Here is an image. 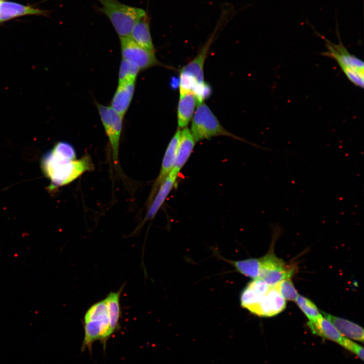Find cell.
<instances>
[{
  "instance_id": "obj_1",
  "label": "cell",
  "mask_w": 364,
  "mask_h": 364,
  "mask_svg": "<svg viewBox=\"0 0 364 364\" xmlns=\"http://www.w3.org/2000/svg\"><path fill=\"white\" fill-rule=\"evenodd\" d=\"M40 166L45 176L50 180L48 189L52 192L71 183L83 173L94 169L88 154L79 159L70 160L54 153L51 150L42 156Z\"/></svg>"
},
{
  "instance_id": "obj_2",
  "label": "cell",
  "mask_w": 364,
  "mask_h": 364,
  "mask_svg": "<svg viewBox=\"0 0 364 364\" xmlns=\"http://www.w3.org/2000/svg\"><path fill=\"white\" fill-rule=\"evenodd\" d=\"M213 37H211L194 58L179 71V95L193 93L198 104L203 102L209 94V88L204 80L203 68Z\"/></svg>"
},
{
  "instance_id": "obj_3",
  "label": "cell",
  "mask_w": 364,
  "mask_h": 364,
  "mask_svg": "<svg viewBox=\"0 0 364 364\" xmlns=\"http://www.w3.org/2000/svg\"><path fill=\"white\" fill-rule=\"evenodd\" d=\"M315 32L326 42L325 45L327 51L322 53V54L334 59L348 80L355 86L363 88L364 84L363 62L351 54L342 43L338 27H337L336 32L339 38V42L337 44L330 41L318 32Z\"/></svg>"
},
{
  "instance_id": "obj_4",
  "label": "cell",
  "mask_w": 364,
  "mask_h": 364,
  "mask_svg": "<svg viewBox=\"0 0 364 364\" xmlns=\"http://www.w3.org/2000/svg\"><path fill=\"white\" fill-rule=\"evenodd\" d=\"M241 306L259 316H272L281 312L286 306V300L274 285L263 294L254 291L247 286L240 297Z\"/></svg>"
},
{
  "instance_id": "obj_5",
  "label": "cell",
  "mask_w": 364,
  "mask_h": 364,
  "mask_svg": "<svg viewBox=\"0 0 364 364\" xmlns=\"http://www.w3.org/2000/svg\"><path fill=\"white\" fill-rule=\"evenodd\" d=\"M101 12L107 17L120 37L129 36L135 23L144 16L146 11L124 4L118 0H97Z\"/></svg>"
},
{
  "instance_id": "obj_6",
  "label": "cell",
  "mask_w": 364,
  "mask_h": 364,
  "mask_svg": "<svg viewBox=\"0 0 364 364\" xmlns=\"http://www.w3.org/2000/svg\"><path fill=\"white\" fill-rule=\"evenodd\" d=\"M190 131L196 142L217 136H226L244 141L224 128L204 102L196 107Z\"/></svg>"
},
{
  "instance_id": "obj_7",
  "label": "cell",
  "mask_w": 364,
  "mask_h": 364,
  "mask_svg": "<svg viewBox=\"0 0 364 364\" xmlns=\"http://www.w3.org/2000/svg\"><path fill=\"white\" fill-rule=\"evenodd\" d=\"M260 265L258 278L272 285L282 280L291 278L294 274L296 267L288 264L278 258L272 248L264 256L260 258Z\"/></svg>"
},
{
  "instance_id": "obj_8",
  "label": "cell",
  "mask_w": 364,
  "mask_h": 364,
  "mask_svg": "<svg viewBox=\"0 0 364 364\" xmlns=\"http://www.w3.org/2000/svg\"><path fill=\"white\" fill-rule=\"evenodd\" d=\"M98 111L109 139L112 151L113 160L116 166L118 163V153L123 117L111 106L96 103Z\"/></svg>"
},
{
  "instance_id": "obj_9",
  "label": "cell",
  "mask_w": 364,
  "mask_h": 364,
  "mask_svg": "<svg viewBox=\"0 0 364 364\" xmlns=\"http://www.w3.org/2000/svg\"><path fill=\"white\" fill-rule=\"evenodd\" d=\"M122 59L130 63L139 70H145L161 65L155 52L146 49L135 42L130 36L120 37Z\"/></svg>"
},
{
  "instance_id": "obj_10",
  "label": "cell",
  "mask_w": 364,
  "mask_h": 364,
  "mask_svg": "<svg viewBox=\"0 0 364 364\" xmlns=\"http://www.w3.org/2000/svg\"><path fill=\"white\" fill-rule=\"evenodd\" d=\"M179 134L180 129H177L167 147L162 160L160 172L154 183L147 201V205L148 207L150 205L159 187L173 168L179 141Z\"/></svg>"
},
{
  "instance_id": "obj_11",
  "label": "cell",
  "mask_w": 364,
  "mask_h": 364,
  "mask_svg": "<svg viewBox=\"0 0 364 364\" xmlns=\"http://www.w3.org/2000/svg\"><path fill=\"white\" fill-rule=\"evenodd\" d=\"M196 141L190 129L187 127L180 129L175 161L171 171L178 175L189 159L195 147Z\"/></svg>"
},
{
  "instance_id": "obj_12",
  "label": "cell",
  "mask_w": 364,
  "mask_h": 364,
  "mask_svg": "<svg viewBox=\"0 0 364 364\" xmlns=\"http://www.w3.org/2000/svg\"><path fill=\"white\" fill-rule=\"evenodd\" d=\"M135 80L118 83L111 102V107L124 117L133 98Z\"/></svg>"
},
{
  "instance_id": "obj_13",
  "label": "cell",
  "mask_w": 364,
  "mask_h": 364,
  "mask_svg": "<svg viewBox=\"0 0 364 364\" xmlns=\"http://www.w3.org/2000/svg\"><path fill=\"white\" fill-rule=\"evenodd\" d=\"M178 175L172 171L170 172L162 184L159 187L152 201L149 205L147 213L142 223L152 219L164 203L170 192L172 190Z\"/></svg>"
},
{
  "instance_id": "obj_14",
  "label": "cell",
  "mask_w": 364,
  "mask_h": 364,
  "mask_svg": "<svg viewBox=\"0 0 364 364\" xmlns=\"http://www.w3.org/2000/svg\"><path fill=\"white\" fill-rule=\"evenodd\" d=\"M198 104L197 98L193 93L179 95L177 109L178 129L187 127L192 120Z\"/></svg>"
},
{
  "instance_id": "obj_15",
  "label": "cell",
  "mask_w": 364,
  "mask_h": 364,
  "mask_svg": "<svg viewBox=\"0 0 364 364\" xmlns=\"http://www.w3.org/2000/svg\"><path fill=\"white\" fill-rule=\"evenodd\" d=\"M307 325L313 334L342 345L345 337L323 316L315 321H309Z\"/></svg>"
},
{
  "instance_id": "obj_16",
  "label": "cell",
  "mask_w": 364,
  "mask_h": 364,
  "mask_svg": "<svg viewBox=\"0 0 364 364\" xmlns=\"http://www.w3.org/2000/svg\"><path fill=\"white\" fill-rule=\"evenodd\" d=\"M324 317L329 321L344 336L361 342L363 341V329L349 320L334 316L322 311Z\"/></svg>"
},
{
  "instance_id": "obj_17",
  "label": "cell",
  "mask_w": 364,
  "mask_h": 364,
  "mask_svg": "<svg viewBox=\"0 0 364 364\" xmlns=\"http://www.w3.org/2000/svg\"><path fill=\"white\" fill-rule=\"evenodd\" d=\"M129 36L141 47L155 52L150 32V20L147 13L135 23Z\"/></svg>"
},
{
  "instance_id": "obj_18",
  "label": "cell",
  "mask_w": 364,
  "mask_h": 364,
  "mask_svg": "<svg viewBox=\"0 0 364 364\" xmlns=\"http://www.w3.org/2000/svg\"><path fill=\"white\" fill-rule=\"evenodd\" d=\"M45 11L17 3L2 1L0 2V22L15 17L27 15H44Z\"/></svg>"
},
{
  "instance_id": "obj_19",
  "label": "cell",
  "mask_w": 364,
  "mask_h": 364,
  "mask_svg": "<svg viewBox=\"0 0 364 364\" xmlns=\"http://www.w3.org/2000/svg\"><path fill=\"white\" fill-rule=\"evenodd\" d=\"M123 287L116 292H110L104 299L108 311L111 328L113 332L119 328L121 316L120 297Z\"/></svg>"
},
{
  "instance_id": "obj_20",
  "label": "cell",
  "mask_w": 364,
  "mask_h": 364,
  "mask_svg": "<svg viewBox=\"0 0 364 364\" xmlns=\"http://www.w3.org/2000/svg\"><path fill=\"white\" fill-rule=\"evenodd\" d=\"M240 273L246 277L255 279L258 278L260 259L249 258L238 261H229Z\"/></svg>"
},
{
  "instance_id": "obj_21",
  "label": "cell",
  "mask_w": 364,
  "mask_h": 364,
  "mask_svg": "<svg viewBox=\"0 0 364 364\" xmlns=\"http://www.w3.org/2000/svg\"><path fill=\"white\" fill-rule=\"evenodd\" d=\"M295 301L309 321H315L322 316L316 306L309 299L298 295Z\"/></svg>"
},
{
  "instance_id": "obj_22",
  "label": "cell",
  "mask_w": 364,
  "mask_h": 364,
  "mask_svg": "<svg viewBox=\"0 0 364 364\" xmlns=\"http://www.w3.org/2000/svg\"><path fill=\"white\" fill-rule=\"evenodd\" d=\"M139 72L140 70L136 67L122 59L119 70L118 83L136 80Z\"/></svg>"
},
{
  "instance_id": "obj_23",
  "label": "cell",
  "mask_w": 364,
  "mask_h": 364,
  "mask_svg": "<svg viewBox=\"0 0 364 364\" xmlns=\"http://www.w3.org/2000/svg\"><path fill=\"white\" fill-rule=\"evenodd\" d=\"M274 285L285 300L295 301L299 295L291 278L282 280Z\"/></svg>"
},
{
  "instance_id": "obj_24",
  "label": "cell",
  "mask_w": 364,
  "mask_h": 364,
  "mask_svg": "<svg viewBox=\"0 0 364 364\" xmlns=\"http://www.w3.org/2000/svg\"><path fill=\"white\" fill-rule=\"evenodd\" d=\"M55 154L61 157L70 159H76V152L73 146L67 142H57L51 149Z\"/></svg>"
},
{
  "instance_id": "obj_25",
  "label": "cell",
  "mask_w": 364,
  "mask_h": 364,
  "mask_svg": "<svg viewBox=\"0 0 364 364\" xmlns=\"http://www.w3.org/2000/svg\"><path fill=\"white\" fill-rule=\"evenodd\" d=\"M342 346L354 353L361 360L363 359V348L361 346L346 337L343 341Z\"/></svg>"
},
{
  "instance_id": "obj_26",
  "label": "cell",
  "mask_w": 364,
  "mask_h": 364,
  "mask_svg": "<svg viewBox=\"0 0 364 364\" xmlns=\"http://www.w3.org/2000/svg\"><path fill=\"white\" fill-rule=\"evenodd\" d=\"M2 0H0V2H2Z\"/></svg>"
}]
</instances>
